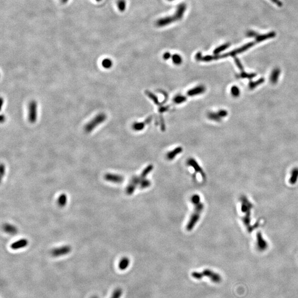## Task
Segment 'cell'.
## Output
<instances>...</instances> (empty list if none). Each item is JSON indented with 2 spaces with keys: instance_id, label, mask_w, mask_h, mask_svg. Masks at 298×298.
Returning a JSON list of instances; mask_svg holds the SVG:
<instances>
[{
  "instance_id": "60d3db41",
  "label": "cell",
  "mask_w": 298,
  "mask_h": 298,
  "mask_svg": "<svg viewBox=\"0 0 298 298\" xmlns=\"http://www.w3.org/2000/svg\"><path fill=\"white\" fill-rule=\"evenodd\" d=\"M168 1H175V0H168Z\"/></svg>"
},
{
  "instance_id": "d6a6232c",
  "label": "cell",
  "mask_w": 298,
  "mask_h": 298,
  "mask_svg": "<svg viewBox=\"0 0 298 298\" xmlns=\"http://www.w3.org/2000/svg\"><path fill=\"white\" fill-rule=\"evenodd\" d=\"M171 54L169 52H166L163 55V59L164 60H168L171 58Z\"/></svg>"
},
{
  "instance_id": "83f0119b",
  "label": "cell",
  "mask_w": 298,
  "mask_h": 298,
  "mask_svg": "<svg viewBox=\"0 0 298 298\" xmlns=\"http://www.w3.org/2000/svg\"><path fill=\"white\" fill-rule=\"evenodd\" d=\"M231 92H232V95L234 97H238L240 95V90H239L238 88L236 86L232 87Z\"/></svg>"
},
{
  "instance_id": "f35d334b",
  "label": "cell",
  "mask_w": 298,
  "mask_h": 298,
  "mask_svg": "<svg viewBox=\"0 0 298 298\" xmlns=\"http://www.w3.org/2000/svg\"><path fill=\"white\" fill-rule=\"evenodd\" d=\"M95 1L96 2H102L103 0H95Z\"/></svg>"
},
{
  "instance_id": "e575fe53",
  "label": "cell",
  "mask_w": 298,
  "mask_h": 298,
  "mask_svg": "<svg viewBox=\"0 0 298 298\" xmlns=\"http://www.w3.org/2000/svg\"><path fill=\"white\" fill-rule=\"evenodd\" d=\"M235 62H236V63L237 64V65H238V67H239V69H241V70H242V69H243V67L242 66V65H241V63H240L239 60H238V59H235Z\"/></svg>"
},
{
  "instance_id": "5bb4252c",
  "label": "cell",
  "mask_w": 298,
  "mask_h": 298,
  "mask_svg": "<svg viewBox=\"0 0 298 298\" xmlns=\"http://www.w3.org/2000/svg\"><path fill=\"white\" fill-rule=\"evenodd\" d=\"M129 264H130V260L128 257H123V258H122L120 260L119 264H118V267H119V268L120 270H125L126 268L129 267Z\"/></svg>"
},
{
  "instance_id": "6da1fadb",
  "label": "cell",
  "mask_w": 298,
  "mask_h": 298,
  "mask_svg": "<svg viewBox=\"0 0 298 298\" xmlns=\"http://www.w3.org/2000/svg\"><path fill=\"white\" fill-rule=\"evenodd\" d=\"M194 205L195 206L194 211L193 214L191 215L190 220L186 226V229L188 232L192 231L193 228L196 226V223H198V221H199L201 213H202L204 208V204L201 202Z\"/></svg>"
},
{
  "instance_id": "8d00e7d4",
  "label": "cell",
  "mask_w": 298,
  "mask_h": 298,
  "mask_svg": "<svg viewBox=\"0 0 298 298\" xmlns=\"http://www.w3.org/2000/svg\"><path fill=\"white\" fill-rule=\"evenodd\" d=\"M5 121V117L4 115L1 116V123H4V122Z\"/></svg>"
},
{
  "instance_id": "2e32d148",
  "label": "cell",
  "mask_w": 298,
  "mask_h": 298,
  "mask_svg": "<svg viewBox=\"0 0 298 298\" xmlns=\"http://www.w3.org/2000/svg\"><path fill=\"white\" fill-rule=\"evenodd\" d=\"M117 7L120 12H124L125 11L126 8V2L125 0H118Z\"/></svg>"
},
{
  "instance_id": "ffe728a7",
  "label": "cell",
  "mask_w": 298,
  "mask_h": 298,
  "mask_svg": "<svg viewBox=\"0 0 298 298\" xmlns=\"http://www.w3.org/2000/svg\"><path fill=\"white\" fill-rule=\"evenodd\" d=\"M173 63L176 65H180L182 63V58L179 54H174L172 56Z\"/></svg>"
},
{
  "instance_id": "30bf717a",
  "label": "cell",
  "mask_w": 298,
  "mask_h": 298,
  "mask_svg": "<svg viewBox=\"0 0 298 298\" xmlns=\"http://www.w3.org/2000/svg\"><path fill=\"white\" fill-rule=\"evenodd\" d=\"M28 245V241L27 239L22 238L18 241L13 242L11 245V248L12 249L17 250L24 248Z\"/></svg>"
},
{
  "instance_id": "44dd1931",
  "label": "cell",
  "mask_w": 298,
  "mask_h": 298,
  "mask_svg": "<svg viewBox=\"0 0 298 298\" xmlns=\"http://www.w3.org/2000/svg\"><path fill=\"white\" fill-rule=\"evenodd\" d=\"M145 126L144 123H135L133 125V129L136 131L143 130Z\"/></svg>"
},
{
  "instance_id": "484cf974",
  "label": "cell",
  "mask_w": 298,
  "mask_h": 298,
  "mask_svg": "<svg viewBox=\"0 0 298 298\" xmlns=\"http://www.w3.org/2000/svg\"><path fill=\"white\" fill-rule=\"evenodd\" d=\"M191 201L193 205H196V204H198L200 202V197L198 194H194L193 196H192Z\"/></svg>"
},
{
  "instance_id": "74e56055",
  "label": "cell",
  "mask_w": 298,
  "mask_h": 298,
  "mask_svg": "<svg viewBox=\"0 0 298 298\" xmlns=\"http://www.w3.org/2000/svg\"><path fill=\"white\" fill-rule=\"evenodd\" d=\"M70 0H60V1L63 4H66Z\"/></svg>"
},
{
  "instance_id": "ab89813d",
  "label": "cell",
  "mask_w": 298,
  "mask_h": 298,
  "mask_svg": "<svg viewBox=\"0 0 298 298\" xmlns=\"http://www.w3.org/2000/svg\"><path fill=\"white\" fill-rule=\"evenodd\" d=\"M91 298H99L98 297H97V296H93V297H92Z\"/></svg>"
},
{
  "instance_id": "5b68a950",
  "label": "cell",
  "mask_w": 298,
  "mask_h": 298,
  "mask_svg": "<svg viewBox=\"0 0 298 298\" xmlns=\"http://www.w3.org/2000/svg\"><path fill=\"white\" fill-rule=\"evenodd\" d=\"M71 251V246L70 245H64L52 249L50 251V255L54 257H59L70 253Z\"/></svg>"
},
{
  "instance_id": "d6986e66",
  "label": "cell",
  "mask_w": 298,
  "mask_h": 298,
  "mask_svg": "<svg viewBox=\"0 0 298 298\" xmlns=\"http://www.w3.org/2000/svg\"><path fill=\"white\" fill-rule=\"evenodd\" d=\"M102 65L103 67L105 69H110L111 67L112 66L113 61L112 60L107 58L105 59L102 61Z\"/></svg>"
},
{
  "instance_id": "d4e9b609",
  "label": "cell",
  "mask_w": 298,
  "mask_h": 298,
  "mask_svg": "<svg viewBox=\"0 0 298 298\" xmlns=\"http://www.w3.org/2000/svg\"><path fill=\"white\" fill-rule=\"evenodd\" d=\"M187 100V98L183 96H177L174 99V102L177 104L182 103Z\"/></svg>"
},
{
  "instance_id": "8992f818",
  "label": "cell",
  "mask_w": 298,
  "mask_h": 298,
  "mask_svg": "<svg viewBox=\"0 0 298 298\" xmlns=\"http://www.w3.org/2000/svg\"><path fill=\"white\" fill-rule=\"evenodd\" d=\"M104 179L106 181L113 183H122L124 181V177L118 174L107 173L104 175Z\"/></svg>"
},
{
  "instance_id": "4dcf8cb0",
  "label": "cell",
  "mask_w": 298,
  "mask_h": 298,
  "mask_svg": "<svg viewBox=\"0 0 298 298\" xmlns=\"http://www.w3.org/2000/svg\"><path fill=\"white\" fill-rule=\"evenodd\" d=\"M5 170H6L5 165H4V164H1V179H2L4 176Z\"/></svg>"
},
{
  "instance_id": "836d02e7",
  "label": "cell",
  "mask_w": 298,
  "mask_h": 298,
  "mask_svg": "<svg viewBox=\"0 0 298 298\" xmlns=\"http://www.w3.org/2000/svg\"><path fill=\"white\" fill-rule=\"evenodd\" d=\"M202 57H203V56L202 55V54H201V53H198L196 54V60H198V61H200Z\"/></svg>"
},
{
  "instance_id": "7c38bea8",
  "label": "cell",
  "mask_w": 298,
  "mask_h": 298,
  "mask_svg": "<svg viewBox=\"0 0 298 298\" xmlns=\"http://www.w3.org/2000/svg\"><path fill=\"white\" fill-rule=\"evenodd\" d=\"M3 228L4 232L10 235H15L17 233V229L13 225L5 224L4 225Z\"/></svg>"
},
{
  "instance_id": "ac0fdd59",
  "label": "cell",
  "mask_w": 298,
  "mask_h": 298,
  "mask_svg": "<svg viewBox=\"0 0 298 298\" xmlns=\"http://www.w3.org/2000/svg\"><path fill=\"white\" fill-rule=\"evenodd\" d=\"M279 74H280L279 70L276 69V70L273 71V73L272 74L271 77H270L271 82L273 84H275L277 82V80H278V78L279 77Z\"/></svg>"
},
{
  "instance_id": "8fae6325",
  "label": "cell",
  "mask_w": 298,
  "mask_h": 298,
  "mask_svg": "<svg viewBox=\"0 0 298 298\" xmlns=\"http://www.w3.org/2000/svg\"><path fill=\"white\" fill-rule=\"evenodd\" d=\"M205 91V87L204 86L201 85L189 90L187 92V95L189 96H194L196 95H200L204 93Z\"/></svg>"
},
{
  "instance_id": "e0dca14e",
  "label": "cell",
  "mask_w": 298,
  "mask_h": 298,
  "mask_svg": "<svg viewBox=\"0 0 298 298\" xmlns=\"http://www.w3.org/2000/svg\"><path fill=\"white\" fill-rule=\"evenodd\" d=\"M151 182L150 180L148 179H145L144 180L141 182L140 185L139 186V188L140 189H145L151 186Z\"/></svg>"
},
{
  "instance_id": "ba28073f",
  "label": "cell",
  "mask_w": 298,
  "mask_h": 298,
  "mask_svg": "<svg viewBox=\"0 0 298 298\" xmlns=\"http://www.w3.org/2000/svg\"><path fill=\"white\" fill-rule=\"evenodd\" d=\"M187 164L190 166H192L196 173H199L203 179H205V173L204 172L203 170H202V167L198 164V162L196 161L195 159H194L193 158H189L187 161Z\"/></svg>"
},
{
  "instance_id": "7a4b0ae2",
  "label": "cell",
  "mask_w": 298,
  "mask_h": 298,
  "mask_svg": "<svg viewBox=\"0 0 298 298\" xmlns=\"http://www.w3.org/2000/svg\"><path fill=\"white\" fill-rule=\"evenodd\" d=\"M107 118V116L105 113H100L87 123L84 126V131L86 133H90L95 130L96 127L104 123Z\"/></svg>"
},
{
  "instance_id": "52a82bcc",
  "label": "cell",
  "mask_w": 298,
  "mask_h": 298,
  "mask_svg": "<svg viewBox=\"0 0 298 298\" xmlns=\"http://www.w3.org/2000/svg\"><path fill=\"white\" fill-rule=\"evenodd\" d=\"M175 21H177V20L175 16L173 15V16H168V17L162 18L156 22V25L158 27H162L166 26L167 25H170Z\"/></svg>"
},
{
  "instance_id": "603a6c76",
  "label": "cell",
  "mask_w": 298,
  "mask_h": 298,
  "mask_svg": "<svg viewBox=\"0 0 298 298\" xmlns=\"http://www.w3.org/2000/svg\"><path fill=\"white\" fill-rule=\"evenodd\" d=\"M229 46V44H224V45H223V46H220L219 47H218L217 48L215 49V50L214 51V54L215 55H217V54H218L219 53L224 51V50L228 48Z\"/></svg>"
},
{
  "instance_id": "4fadbf2b",
  "label": "cell",
  "mask_w": 298,
  "mask_h": 298,
  "mask_svg": "<svg viewBox=\"0 0 298 298\" xmlns=\"http://www.w3.org/2000/svg\"><path fill=\"white\" fill-rule=\"evenodd\" d=\"M183 151V149L182 147H177L175 148L174 150L172 151H170L167 154V158L168 160H172L173 158H175L177 155L181 153Z\"/></svg>"
},
{
  "instance_id": "d590c367",
  "label": "cell",
  "mask_w": 298,
  "mask_h": 298,
  "mask_svg": "<svg viewBox=\"0 0 298 298\" xmlns=\"http://www.w3.org/2000/svg\"><path fill=\"white\" fill-rule=\"evenodd\" d=\"M168 108L167 107H161L160 109H159V111L160 112H164L165 111H166L167 110Z\"/></svg>"
},
{
  "instance_id": "f546056e",
  "label": "cell",
  "mask_w": 298,
  "mask_h": 298,
  "mask_svg": "<svg viewBox=\"0 0 298 298\" xmlns=\"http://www.w3.org/2000/svg\"><path fill=\"white\" fill-rule=\"evenodd\" d=\"M255 74H248L245 72H242L239 75V77H242V78H251L252 77H255Z\"/></svg>"
},
{
  "instance_id": "cb8c5ba5",
  "label": "cell",
  "mask_w": 298,
  "mask_h": 298,
  "mask_svg": "<svg viewBox=\"0 0 298 298\" xmlns=\"http://www.w3.org/2000/svg\"><path fill=\"white\" fill-rule=\"evenodd\" d=\"M208 117L209 119L214 121L219 122L220 120V117L217 114H217L214 113H209L208 114Z\"/></svg>"
},
{
  "instance_id": "3957f363",
  "label": "cell",
  "mask_w": 298,
  "mask_h": 298,
  "mask_svg": "<svg viewBox=\"0 0 298 298\" xmlns=\"http://www.w3.org/2000/svg\"><path fill=\"white\" fill-rule=\"evenodd\" d=\"M192 276L193 278L197 279H200L204 276H207L210 278L211 280L215 283H219L221 281V277L218 274L215 273L210 270H205L202 273H198L196 272H193L192 273Z\"/></svg>"
},
{
  "instance_id": "7402d4cb",
  "label": "cell",
  "mask_w": 298,
  "mask_h": 298,
  "mask_svg": "<svg viewBox=\"0 0 298 298\" xmlns=\"http://www.w3.org/2000/svg\"><path fill=\"white\" fill-rule=\"evenodd\" d=\"M122 293H123V291L121 289H120V288L117 289L113 293L111 298H120L122 295Z\"/></svg>"
},
{
  "instance_id": "9a60e30c",
  "label": "cell",
  "mask_w": 298,
  "mask_h": 298,
  "mask_svg": "<svg viewBox=\"0 0 298 298\" xmlns=\"http://www.w3.org/2000/svg\"><path fill=\"white\" fill-rule=\"evenodd\" d=\"M67 202V196L66 194H61L58 198L57 203L58 205L61 208H63L66 205Z\"/></svg>"
},
{
  "instance_id": "f1b7e54d",
  "label": "cell",
  "mask_w": 298,
  "mask_h": 298,
  "mask_svg": "<svg viewBox=\"0 0 298 298\" xmlns=\"http://www.w3.org/2000/svg\"><path fill=\"white\" fill-rule=\"evenodd\" d=\"M264 81V80L263 78H261V79H260L259 80L256 81V82H252V83H250L249 84V87L251 89H253L255 87H256V86H257L258 85H259L260 84H261L262 82H263Z\"/></svg>"
},
{
  "instance_id": "277c9868",
  "label": "cell",
  "mask_w": 298,
  "mask_h": 298,
  "mask_svg": "<svg viewBox=\"0 0 298 298\" xmlns=\"http://www.w3.org/2000/svg\"><path fill=\"white\" fill-rule=\"evenodd\" d=\"M38 117V103L34 100L31 101L28 105V120L29 123L34 124L37 122Z\"/></svg>"
},
{
  "instance_id": "9c48e42d",
  "label": "cell",
  "mask_w": 298,
  "mask_h": 298,
  "mask_svg": "<svg viewBox=\"0 0 298 298\" xmlns=\"http://www.w3.org/2000/svg\"><path fill=\"white\" fill-rule=\"evenodd\" d=\"M186 4H179L177 7L176 11L175 13V17L177 19V21H179L182 18L183 15L184 14V12L186 10Z\"/></svg>"
},
{
  "instance_id": "4316f807",
  "label": "cell",
  "mask_w": 298,
  "mask_h": 298,
  "mask_svg": "<svg viewBox=\"0 0 298 298\" xmlns=\"http://www.w3.org/2000/svg\"><path fill=\"white\" fill-rule=\"evenodd\" d=\"M145 92H146V95L149 97V98H151L156 105H159V102H158V98L154 94H152L151 92L149 91H146Z\"/></svg>"
},
{
  "instance_id": "1f68e13d",
  "label": "cell",
  "mask_w": 298,
  "mask_h": 298,
  "mask_svg": "<svg viewBox=\"0 0 298 298\" xmlns=\"http://www.w3.org/2000/svg\"><path fill=\"white\" fill-rule=\"evenodd\" d=\"M217 114L220 117H225L228 115V112L225 110H220L217 112Z\"/></svg>"
}]
</instances>
